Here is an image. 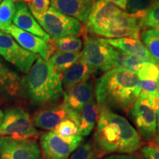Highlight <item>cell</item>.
Listing matches in <instances>:
<instances>
[{"mask_svg": "<svg viewBox=\"0 0 159 159\" xmlns=\"http://www.w3.org/2000/svg\"><path fill=\"white\" fill-rule=\"evenodd\" d=\"M94 144L99 157L105 154H130L142 147V138L128 119L109 109L99 110Z\"/></svg>", "mask_w": 159, "mask_h": 159, "instance_id": "cell-1", "label": "cell"}, {"mask_svg": "<svg viewBox=\"0 0 159 159\" xmlns=\"http://www.w3.org/2000/svg\"><path fill=\"white\" fill-rule=\"evenodd\" d=\"M138 75L122 69L107 71L97 80L95 96L101 109L128 112L141 94Z\"/></svg>", "mask_w": 159, "mask_h": 159, "instance_id": "cell-2", "label": "cell"}, {"mask_svg": "<svg viewBox=\"0 0 159 159\" xmlns=\"http://www.w3.org/2000/svg\"><path fill=\"white\" fill-rule=\"evenodd\" d=\"M19 88L38 106L54 104L64 95L61 75L52 69L48 61L40 57L20 80Z\"/></svg>", "mask_w": 159, "mask_h": 159, "instance_id": "cell-3", "label": "cell"}, {"mask_svg": "<svg viewBox=\"0 0 159 159\" xmlns=\"http://www.w3.org/2000/svg\"><path fill=\"white\" fill-rule=\"evenodd\" d=\"M32 14L52 40L68 35H78L83 31V25L78 20L60 13L52 7L43 13Z\"/></svg>", "mask_w": 159, "mask_h": 159, "instance_id": "cell-4", "label": "cell"}, {"mask_svg": "<svg viewBox=\"0 0 159 159\" xmlns=\"http://www.w3.org/2000/svg\"><path fill=\"white\" fill-rule=\"evenodd\" d=\"M129 111L141 138L147 142L153 140L157 134V120L151 97L141 93Z\"/></svg>", "mask_w": 159, "mask_h": 159, "instance_id": "cell-5", "label": "cell"}, {"mask_svg": "<svg viewBox=\"0 0 159 159\" xmlns=\"http://www.w3.org/2000/svg\"><path fill=\"white\" fill-rule=\"evenodd\" d=\"M0 136L19 139H35L38 131L30 116L21 108L7 109L0 126Z\"/></svg>", "mask_w": 159, "mask_h": 159, "instance_id": "cell-6", "label": "cell"}, {"mask_svg": "<svg viewBox=\"0 0 159 159\" xmlns=\"http://www.w3.org/2000/svg\"><path fill=\"white\" fill-rule=\"evenodd\" d=\"M83 137L75 136L63 138L55 131H48L41 135V150L45 159H68L82 144Z\"/></svg>", "mask_w": 159, "mask_h": 159, "instance_id": "cell-7", "label": "cell"}, {"mask_svg": "<svg viewBox=\"0 0 159 159\" xmlns=\"http://www.w3.org/2000/svg\"><path fill=\"white\" fill-rule=\"evenodd\" d=\"M111 48L102 38L85 35L81 57L95 71H108L112 69Z\"/></svg>", "mask_w": 159, "mask_h": 159, "instance_id": "cell-8", "label": "cell"}, {"mask_svg": "<svg viewBox=\"0 0 159 159\" xmlns=\"http://www.w3.org/2000/svg\"><path fill=\"white\" fill-rule=\"evenodd\" d=\"M0 55L25 74L39 57L21 47L11 35L3 31H0Z\"/></svg>", "mask_w": 159, "mask_h": 159, "instance_id": "cell-9", "label": "cell"}, {"mask_svg": "<svg viewBox=\"0 0 159 159\" xmlns=\"http://www.w3.org/2000/svg\"><path fill=\"white\" fill-rule=\"evenodd\" d=\"M0 159H41V150L35 139L0 136Z\"/></svg>", "mask_w": 159, "mask_h": 159, "instance_id": "cell-10", "label": "cell"}, {"mask_svg": "<svg viewBox=\"0 0 159 159\" xmlns=\"http://www.w3.org/2000/svg\"><path fill=\"white\" fill-rule=\"evenodd\" d=\"M3 32L11 35L13 39L26 50L31 52L38 56L39 55L40 57L44 61H48L55 52L52 41L48 42L41 38L18 28L14 25H11Z\"/></svg>", "mask_w": 159, "mask_h": 159, "instance_id": "cell-11", "label": "cell"}, {"mask_svg": "<svg viewBox=\"0 0 159 159\" xmlns=\"http://www.w3.org/2000/svg\"><path fill=\"white\" fill-rule=\"evenodd\" d=\"M122 11V10L106 0H96L93 2L88 21L85 24L87 30L100 35L108 27L111 20Z\"/></svg>", "mask_w": 159, "mask_h": 159, "instance_id": "cell-12", "label": "cell"}, {"mask_svg": "<svg viewBox=\"0 0 159 159\" xmlns=\"http://www.w3.org/2000/svg\"><path fill=\"white\" fill-rule=\"evenodd\" d=\"M66 119H71L77 125L78 113L69 110L63 103L38 111L34 114L32 120L37 128L54 131L57 125Z\"/></svg>", "mask_w": 159, "mask_h": 159, "instance_id": "cell-13", "label": "cell"}, {"mask_svg": "<svg viewBox=\"0 0 159 159\" xmlns=\"http://www.w3.org/2000/svg\"><path fill=\"white\" fill-rule=\"evenodd\" d=\"M140 29L139 20L122 11L111 20L108 27L99 36L105 39L129 37L139 39Z\"/></svg>", "mask_w": 159, "mask_h": 159, "instance_id": "cell-14", "label": "cell"}, {"mask_svg": "<svg viewBox=\"0 0 159 159\" xmlns=\"http://www.w3.org/2000/svg\"><path fill=\"white\" fill-rule=\"evenodd\" d=\"M93 98L94 86L91 81L87 80L64 91L63 103L69 110L79 113Z\"/></svg>", "mask_w": 159, "mask_h": 159, "instance_id": "cell-15", "label": "cell"}, {"mask_svg": "<svg viewBox=\"0 0 159 159\" xmlns=\"http://www.w3.org/2000/svg\"><path fill=\"white\" fill-rule=\"evenodd\" d=\"M13 22L18 28L41 38L48 42L51 41L50 37L38 23L27 5L23 2H16V13Z\"/></svg>", "mask_w": 159, "mask_h": 159, "instance_id": "cell-16", "label": "cell"}, {"mask_svg": "<svg viewBox=\"0 0 159 159\" xmlns=\"http://www.w3.org/2000/svg\"><path fill=\"white\" fill-rule=\"evenodd\" d=\"M94 0H50L51 7L60 13L86 24Z\"/></svg>", "mask_w": 159, "mask_h": 159, "instance_id": "cell-17", "label": "cell"}, {"mask_svg": "<svg viewBox=\"0 0 159 159\" xmlns=\"http://www.w3.org/2000/svg\"><path fill=\"white\" fill-rule=\"evenodd\" d=\"M105 43L114 48L138 57L143 62L156 63L146 48L144 43L139 39L134 38H119V39H103Z\"/></svg>", "mask_w": 159, "mask_h": 159, "instance_id": "cell-18", "label": "cell"}, {"mask_svg": "<svg viewBox=\"0 0 159 159\" xmlns=\"http://www.w3.org/2000/svg\"><path fill=\"white\" fill-rule=\"evenodd\" d=\"M94 72V69L80 57L74 65L61 75L63 88L65 91H68L75 85L89 80Z\"/></svg>", "mask_w": 159, "mask_h": 159, "instance_id": "cell-19", "label": "cell"}, {"mask_svg": "<svg viewBox=\"0 0 159 159\" xmlns=\"http://www.w3.org/2000/svg\"><path fill=\"white\" fill-rule=\"evenodd\" d=\"M98 114L99 111L97 102L94 98H93L78 113L77 127L80 136L82 137L88 136L91 134L94 128Z\"/></svg>", "mask_w": 159, "mask_h": 159, "instance_id": "cell-20", "label": "cell"}, {"mask_svg": "<svg viewBox=\"0 0 159 159\" xmlns=\"http://www.w3.org/2000/svg\"><path fill=\"white\" fill-rule=\"evenodd\" d=\"M111 59L112 69H122L135 74L138 73L144 63L138 57L123 52L112 47L111 48Z\"/></svg>", "mask_w": 159, "mask_h": 159, "instance_id": "cell-21", "label": "cell"}, {"mask_svg": "<svg viewBox=\"0 0 159 159\" xmlns=\"http://www.w3.org/2000/svg\"><path fill=\"white\" fill-rule=\"evenodd\" d=\"M81 57L80 52L71 53L55 51L49 59L48 62L52 69L57 74L61 75L64 71L70 68Z\"/></svg>", "mask_w": 159, "mask_h": 159, "instance_id": "cell-22", "label": "cell"}, {"mask_svg": "<svg viewBox=\"0 0 159 159\" xmlns=\"http://www.w3.org/2000/svg\"><path fill=\"white\" fill-rule=\"evenodd\" d=\"M19 76L12 71L0 58V90L14 95L19 89Z\"/></svg>", "mask_w": 159, "mask_h": 159, "instance_id": "cell-23", "label": "cell"}, {"mask_svg": "<svg viewBox=\"0 0 159 159\" xmlns=\"http://www.w3.org/2000/svg\"><path fill=\"white\" fill-rule=\"evenodd\" d=\"M55 50L65 52H80L83 47L82 39L78 35H68L60 39L52 40Z\"/></svg>", "mask_w": 159, "mask_h": 159, "instance_id": "cell-24", "label": "cell"}, {"mask_svg": "<svg viewBox=\"0 0 159 159\" xmlns=\"http://www.w3.org/2000/svg\"><path fill=\"white\" fill-rule=\"evenodd\" d=\"M141 37L151 56L159 65V35L156 30L146 29L141 33Z\"/></svg>", "mask_w": 159, "mask_h": 159, "instance_id": "cell-25", "label": "cell"}, {"mask_svg": "<svg viewBox=\"0 0 159 159\" xmlns=\"http://www.w3.org/2000/svg\"><path fill=\"white\" fill-rule=\"evenodd\" d=\"M16 13V2L3 0L0 3V31H4L11 25Z\"/></svg>", "mask_w": 159, "mask_h": 159, "instance_id": "cell-26", "label": "cell"}, {"mask_svg": "<svg viewBox=\"0 0 159 159\" xmlns=\"http://www.w3.org/2000/svg\"><path fill=\"white\" fill-rule=\"evenodd\" d=\"M139 26L145 29L156 30L159 27V0H153L148 12L139 21Z\"/></svg>", "mask_w": 159, "mask_h": 159, "instance_id": "cell-27", "label": "cell"}, {"mask_svg": "<svg viewBox=\"0 0 159 159\" xmlns=\"http://www.w3.org/2000/svg\"><path fill=\"white\" fill-rule=\"evenodd\" d=\"M153 0H128L125 12L140 21L144 16Z\"/></svg>", "mask_w": 159, "mask_h": 159, "instance_id": "cell-28", "label": "cell"}, {"mask_svg": "<svg viewBox=\"0 0 159 159\" xmlns=\"http://www.w3.org/2000/svg\"><path fill=\"white\" fill-rule=\"evenodd\" d=\"M98 151L92 142H86L77 148L76 151L69 156V159H97Z\"/></svg>", "mask_w": 159, "mask_h": 159, "instance_id": "cell-29", "label": "cell"}, {"mask_svg": "<svg viewBox=\"0 0 159 159\" xmlns=\"http://www.w3.org/2000/svg\"><path fill=\"white\" fill-rule=\"evenodd\" d=\"M140 80H159V65L150 62H144L138 73Z\"/></svg>", "mask_w": 159, "mask_h": 159, "instance_id": "cell-30", "label": "cell"}, {"mask_svg": "<svg viewBox=\"0 0 159 159\" xmlns=\"http://www.w3.org/2000/svg\"><path fill=\"white\" fill-rule=\"evenodd\" d=\"M54 131L63 138H70L79 135L78 127L76 123L70 119H66L62 121Z\"/></svg>", "mask_w": 159, "mask_h": 159, "instance_id": "cell-31", "label": "cell"}, {"mask_svg": "<svg viewBox=\"0 0 159 159\" xmlns=\"http://www.w3.org/2000/svg\"><path fill=\"white\" fill-rule=\"evenodd\" d=\"M50 0H32L27 7L31 13H43L48 11L50 7Z\"/></svg>", "mask_w": 159, "mask_h": 159, "instance_id": "cell-32", "label": "cell"}, {"mask_svg": "<svg viewBox=\"0 0 159 159\" xmlns=\"http://www.w3.org/2000/svg\"><path fill=\"white\" fill-rule=\"evenodd\" d=\"M141 153L145 159H159V145L148 144L141 148Z\"/></svg>", "mask_w": 159, "mask_h": 159, "instance_id": "cell-33", "label": "cell"}, {"mask_svg": "<svg viewBox=\"0 0 159 159\" xmlns=\"http://www.w3.org/2000/svg\"><path fill=\"white\" fill-rule=\"evenodd\" d=\"M101 159H144L133 154H111Z\"/></svg>", "mask_w": 159, "mask_h": 159, "instance_id": "cell-34", "label": "cell"}, {"mask_svg": "<svg viewBox=\"0 0 159 159\" xmlns=\"http://www.w3.org/2000/svg\"><path fill=\"white\" fill-rule=\"evenodd\" d=\"M152 103L156 112V120H157V134L159 135V93H158L152 98Z\"/></svg>", "mask_w": 159, "mask_h": 159, "instance_id": "cell-35", "label": "cell"}, {"mask_svg": "<svg viewBox=\"0 0 159 159\" xmlns=\"http://www.w3.org/2000/svg\"><path fill=\"white\" fill-rule=\"evenodd\" d=\"M106 1L112 3L113 5L116 6L119 9L126 10L128 0H106Z\"/></svg>", "mask_w": 159, "mask_h": 159, "instance_id": "cell-36", "label": "cell"}, {"mask_svg": "<svg viewBox=\"0 0 159 159\" xmlns=\"http://www.w3.org/2000/svg\"><path fill=\"white\" fill-rule=\"evenodd\" d=\"M3 119H4V113L2 112V111L0 109V126H1L2 123L3 122Z\"/></svg>", "mask_w": 159, "mask_h": 159, "instance_id": "cell-37", "label": "cell"}, {"mask_svg": "<svg viewBox=\"0 0 159 159\" xmlns=\"http://www.w3.org/2000/svg\"><path fill=\"white\" fill-rule=\"evenodd\" d=\"M13 1L16 2H23L30 3V2H31L32 0H13Z\"/></svg>", "mask_w": 159, "mask_h": 159, "instance_id": "cell-38", "label": "cell"}, {"mask_svg": "<svg viewBox=\"0 0 159 159\" xmlns=\"http://www.w3.org/2000/svg\"><path fill=\"white\" fill-rule=\"evenodd\" d=\"M156 141L157 144H158L159 145V136H158V137H157V138L156 139Z\"/></svg>", "mask_w": 159, "mask_h": 159, "instance_id": "cell-39", "label": "cell"}, {"mask_svg": "<svg viewBox=\"0 0 159 159\" xmlns=\"http://www.w3.org/2000/svg\"><path fill=\"white\" fill-rule=\"evenodd\" d=\"M156 31H157V33H158V35H159V27H158V28L156 29Z\"/></svg>", "mask_w": 159, "mask_h": 159, "instance_id": "cell-40", "label": "cell"}, {"mask_svg": "<svg viewBox=\"0 0 159 159\" xmlns=\"http://www.w3.org/2000/svg\"><path fill=\"white\" fill-rule=\"evenodd\" d=\"M158 91H159V80H158Z\"/></svg>", "mask_w": 159, "mask_h": 159, "instance_id": "cell-41", "label": "cell"}, {"mask_svg": "<svg viewBox=\"0 0 159 159\" xmlns=\"http://www.w3.org/2000/svg\"><path fill=\"white\" fill-rule=\"evenodd\" d=\"M2 1H3V0H0V3H1Z\"/></svg>", "mask_w": 159, "mask_h": 159, "instance_id": "cell-42", "label": "cell"}]
</instances>
